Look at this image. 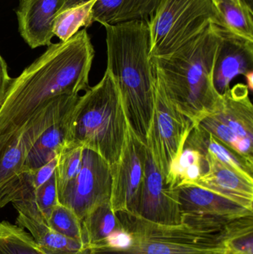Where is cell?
<instances>
[{
    "mask_svg": "<svg viewBox=\"0 0 253 254\" xmlns=\"http://www.w3.org/2000/svg\"><path fill=\"white\" fill-rule=\"evenodd\" d=\"M12 204L18 213L39 218L47 224L53 207L59 204L56 188V170L46 183Z\"/></svg>",
    "mask_w": 253,
    "mask_h": 254,
    "instance_id": "cell-22",
    "label": "cell"
},
{
    "mask_svg": "<svg viewBox=\"0 0 253 254\" xmlns=\"http://www.w3.org/2000/svg\"><path fill=\"white\" fill-rule=\"evenodd\" d=\"M197 125L239 155L253 161V143L241 138L213 115L202 119Z\"/></svg>",
    "mask_w": 253,
    "mask_h": 254,
    "instance_id": "cell-29",
    "label": "cell"
},
{
    "mask_svg": "<svg viewBox=\"0 0 253 254\" xmlns=\"http://www.w3.org/2000/svg\"><path fill=\"white\" fill-rule=\"evenodd\" d=\"M147 146L129 127L118 162L111 166L112 176L110 205L114 213L135 214L144 182Z\"/></svg>",
    "mask_w": 253,
    "mask_h": 254,
    "instance_id": "cell-11",
    "label": "cell"
},
{
    "mask_svg": "<svg viewBox=\"0 0 253 254\" xmlns=\"http://www.w3.org/2000/svg\"><path fill=\"white\" fill-rule=\"evenodd\" d=\"M97 0H88L61 10L56 15L53 34L61 42L71 38L81 28H88L94 23L92 7Z\"/></svg>",
    "mask_w": 253,
    "mask_h": 254,
    "instance_id": "cell-26",
    "label": "cell"
},
{
    "mask_svg": "<svg viewBox=\"0 0 253 254\" xmlns=\"http://www.w3.org/2000/svg\"><path fill=\"white\" fill-rule=\"evenodd\" d=\"M123 234L112 246L86 249L89 254H223L219 232L158 225L128 212L115 213Z\"/></svg>",
    "mask_w": 253,
    "mask_h": 254,
    "instance_id": "cell-5",
    "label": "cell"
},
{
    "mask_svg": "<svg viewBox=\"0 0 253 254\" xmlns=\"http://www.w3.org/2000/svg\"><path fill=\"white\" fill-rule=\"evenodd\" d=\"M195 125L171 102L160 80L154 74V108L147 134V146L156 167L165 179L172 164L181 156L186 140Z\"/></svg>",
    "mask_w": 253,
    "mask_h": 254,
    "instance_id": "cell-7",
    "label": "cell"
},
{
    "mask_svg": "<svg viewBox=\"0 0 253 254\" xmlns=\"http://www.w3.org/2000/svg\"><path fill=\"white\" fill-rule=\"evenodd\" d=\"M80 96H59L40 107L22 127L13 143L0 150V201L23 171L28 152L39 137L78 102Z\"/></svg>",
    "mask_w": 253,
    "mask_h": 254,
    "instance_id": "cell-8",
    "label": "cell"
},
{
    "mask_svg": "<svg viewBox=\"0 0 253 254\" xmlns=\"http://www.w3.org/2000/svg\"><path fill=\"white\" fill-rule=\"evenodd\" d=\"M181 223L209 232H219L233 219L253 211L212 191L193 185L178 187Z\"/></svg>",
    "mask_w": 253,
    "mask_h": 254,
    "instance_id": "cell-10",
    "label": "cell"
},
{
    "mask_svg": "<svg viewBox=\"0 0 253 254\" xmlns=\"http://www.w3.org/2000/svg\"><path fill=\"white\" fill-rule=\"evenodd\" d=\"M67 0H20L16 10L21 37L31 48L51 44L56 15Z\"/></svg>",
    "mask_w": 253,
    "mask_h": 254,
    "instance_id": "cell-14",
    "label": "cell"
},
{
    "mask_svg": "<svg viewBox=\"0 0 253 254\" xmlns=\"http://www.w3.org/2000/svg\"><path fill=\"white\" fill-rule=\"evenodd\" d=\"M184 146L199 151L203 155H212L224 165L253 180V161L221 143L199 125H195L190 131Z\"/></svg>",
    "mask_w": 253,
    "mask_h": 254,
    "instance_id": "cell-19",
    "label": "cell"
},
{
    "mask_svg": "<svg viewBox=\"0 0 253 254\" xmlns=\"http://www.w3.org/2000/svg\"><path fill=\"white\" fill-rule=\"evenodd\" d=\"M16 222L29 231L33 240L46 254H83L86 250L80 242L61 235L43 219L19 213Z\"/></svg>",
    "mask_w": 253,
    "mask_h": 254,
    "instance_id": "cell-21",
    "label": "cell"
},
{
    "mask_svg": "<svg viewBox=\"0 0 253 254\" xmlns=\"http://www.w3.org/2000/svg\"><path fill=\"white\" fill-rule=\"evenodd\" d=\"M160 0H97L92 7V21L116 25L131 21H147Z\"/></svg>",
    "mask_w": 253,
    "mask_h": 254,
    "instance_id": "cell-18",
    "label": "cell"
},
{
    "mask_svg": "<svg viewBox=\"0 0 253 254\" xmlns=\"http://www.w3.org/2000/svg\"><path fill=\"white\" fill-rule=\"evenodd\" d=\"M76 105L39 137L25 158L23 171L37 170L48 164L57 157L69 143L73 113Z\"/></svg>",
    "mask_w": 253,
    "mask_h": 254,
    "instance_id": "cell-17",
    "label": "cell"
},
{
    "mask_svg": "<svg viewBox=\"0 0 253 254\" xmlns=\"http://www.w3.org/2000/svg\"><path fill=\"white\" fill-rule=\"evenodd\" d=\"M47 225L61 235L80 242L84 246L81 221L71 209L58 204L52 210Z\"/></svg>",
    "mask_w": 253,
    "mask_h": 254,
    "instance_id": "cell-31",
    "label": "cell"
},
{
    "mask_svg": "<svg viewBox=\"0 0 253 254\" xmlns=\"http://www.w3.org/2000/svg\"><path fill=\"white\" fill-rule=\"evenodd\" d=\"M223 254H253V215L226 224L218 234Z\"/></svg>",
    "mask_w": 253,
    "mask_h": 254,
    "instance_id": "cell-23",
    "label": "cell"
},
{
    "mask_svg": "<svg viewBox=\"0 0 253 254\" xmlns=\"http://www.w3.org/2000/svg\"><path fill=\"white\" fill-rule=\"evenodd\" d=\"M147 23L150 58L175 52L211 23L222 27L212 0H160Z\"/></svg>",
    "mask_w": 253,
    "mask_h": 254,
    "instance_id": "cell-6",
    "label": "cell"
},
{
    "mask_svg": "<svg viewBox=\"0 0 253 254\" xmlns=\"http://www.w3.org/2000/svg\"><path fill=\"white\" fill-rule=\"evenodd\" d=\"M221 25L231 32L253 40V12L230 1H221L215 4Z\"/></svg>",
    "mask_w": 253,
    "mask_h": 254,
    "instance_id": "cell-27",
    "label": "cell"
},
{
    "mask_svg": "<svg viewBox=\"0 0 253 254\" xmlns=\"http://www.w3.org/2000/svg\"><path fill=\"white\" fill-rule=\"evenodd\" d=\"M208 170L192 185L229 198L253 211V180L205 154Z\"/></svg>",
    "mask_w": 253,
    "mask_h": 254,
    "instance_id": "cell-15",
    "label": "cell"
},
{
    "mask_svg": "<svg viewBox=\"0 0 253 254\" xmlns=\"http://www.w3.org/2000/svg\"><path fill=\"white\" fill-rule=\"evenodd\" d=\"M111 185L109 164L99 154L84 148L78 174L58 192V200L82 222L94 209L110 203Z\"/></svg>",
    "mask_w": 253,
    "mask_h": 254,
    "instance_id": "cell-9",
    "label": "cell"
},
{
    "mask_svg": "<svg viewBox=\"0 0 253 254\" xmlns=\"http://www.w3.org/2000/svg\"><path fill=\"white\" fill-rule=\"evenodd\" d=\"M128 126L118 88L105 70L74 108L69 143L97 152L111 167L120 159Z\"/></svg>",
    "mask_w": 253,
    "mask_h": 254,
    "instance_id": "cell-4",
    "label": "cell"
},
{
    "mask_svg": "<svg viewBox=\"0 0 253 254\" xmlns=\"http://www.w3.org/2000/svg\"><path fill=\"white\" fill-rule=\"evenodd\" d=\"M107 68L118 88L129 128L147 146L154 108V74L147 21L105 25Z\"/></svg>",
    "mask_w": 253,
    "mask_h": 254,
    "instance_id": "cell-3",
    "label": "cell"
},
{
    "mask_svg": "<svg viewBox=\"0 0 253 254\" xmlns=\"http://www.w3.org/2000/svg\"><path fill=\"white\" fill-rule=\"evenodd\" d=\"M83 254H88L87 252H86V250H85L84 252H83Z\"/></svg>",
    "mask_w": 253,
    "mask_h": 254,
    "instance_id": "cell-36",
    "label": "cell"
},
{
    "mask_svg": "<svg viewBox=\"0 0 253 254\" xmlns=\"http://www.w3.org/2000/svg\"><path fill=\"white\" fill-rule=\"evenodd\" d=\"M0 254H46L29 233L10 222H0Z\"/></svg>",
    "mask_w": 253,
    "mask_h": 254,
    "instance_id": "cell-28",
    "label": "cell"
},
{
    "mask_svg": "<svg viewBox=\"0 0 253 254\" xmlns=\"http://www.w3.org/2000/svg\"><path fill=\"white\" fill-rule=\"evenodd\" d=\"M88 1V0H67L66 3H65V6H64L62 10L67 8V7H71V6L74 5V4H79V3L83 2V1Z\"/></svg>",
    "mask_w": 253,
    "mask_h": 254,
    "instance_id": "cell-33",
    "label": "cell"
},
{
    "mask_svg": "<svg viewBox=\"0 0 253 254\" xmlns=\"http://www.w3.org/2000/svg\"><path fill=\"white\" fill-rule=\"evenodd\" d=\"M95 49L86 28L46 52L13 78L0 107V150L13 143L22 127L46 103L76 96L90 88Z\"/></svg>",
    "mask_w": 253,
    "mask_h": 254,
    "instance_id": "cell-1",
    "label": "cell"
},
{
    "mask_svg": "<svg viewBox=\"0 0 253 254\" xmlns=\"http://www.w3.org/2000/svg\"><path fill=\"white\" fill-rule=\"evenodd\" d=\"M219 47L214 67L213 82L222 95L235 77L253 71V40L237 35L218 25Z\"/></svg>",
    "mask_w": 253,
    "mask_h": 254,
    "instance_id": "cell-13",
    "label": "cell"
},
{
    "mask_svg": "<svg viewBox=\"0 0 253 254\" xmlns=\"http://www.w3.org/2000/svg\"><path fill=\"white\" fill-rule=\"evenodd\" d=\"M83 146L69 143L58 155L56 168L57 193L78 174L83 161Z\"/></svg>",
    "mask_w": 253,
    "mask_h": 254,
    "instance_id": "cell-30",
    "label": "cell"
},
{
    "mask_svg": "<svg viewBox=\"0 0 253 254\" xmlns=\"http://www.w3.org/2000/svg\"><path fill=\"white\" fill-rule=\"evenodd\" d=\"M135 215L158 225L176 226L182 224L178 188L166 184L148 148L144 182Z\"/></svg>",
    "mask_w": 253,
    "mask_h": 254,
    "instance_id": "cell-12",
    "label": "cell"
},
{
    "mask_svg": "<svg viewBox=\"0 0 253 254\" xmlns=\"http://www.w3.org/2000/svg\"><path fill=\"white\" fill-rule=\"evenodd\" d=\"M85 249L103 247L123 234L121 223L110 203L94 209L82 222Z\"/></svg>",
    "mask_w": 253,
    "mask_h": 254,
    "instance_id": "cell-20",
    "label": "cell"
},
{
    "mask_svg": "<svg viewBox=\"0 0 253 254\" xmlns=\"http://www.w3.org/2000/svg\"><path fill=\"white\" fill-rule=\"evenodd\" d=\"M244 7L253 12V0H240Z\"/></svg>",
    "mask_w": 253,
    "mask_h": 254,
    "instance_id": "cell-34",
    "label": "cell"
},
{
    "mask_svg": "<svg viewBox=\"0 0 253 254\" xmlns=\"http://www.w3.org/2000/svg\"><path fill=\"white\" fill-rule=\"evenodd\" d=\"M219 43L218 25L211 23L175 52L150 58L168 98L195 125L218 113L222 106V96L213 82Z\"/></svg>",
    "mask_w": 253,
    "mask_h": 254,
    "instance_id": "cell-2",
    "label": "cell"
},
{
    "mask_svg": "<svg viewBox=\"0 0 253 254\" xmlns=\"http://www.w3.org/2000/svg\"><path fill=\"white\" fill-rule=\"evenodd\" d=\"M247 85L238 83L223 94L222 106L214 114L241 138L253 143V106Z\"/></svg>",
    "mask_w": 253,
    "mask_h": 254,
    "instance_id": "cell-16",
    "label": "cell"
},
{
    "mask_svg": "<svg viewBox=\"0 0 253 254\" xmlns=\"http://www.w3.org/2000/svg\"><path fill=\"white\" fill-rule=\"evenodd\" d=\"M233 1V2L236 3V4H241V5L243 6V4H242V2H241V1H240V0H212V3H213L214 5H215V4H217V3L219 2V1ZM243 7H244V6H243Z\"/></svg>",
    "mask_w": 253,
    "mask_h": 254,
    "instance_id": "cell-35",
    "label": "cell"
},
{
    "mask_svg": "<svg viewBox=\"0 0 253 254\" xmlns=\"http://www.w3.org/2000/svg\"><path fill=\"white\" fill-rule=\"evenodd\" d=\"M57 157L37 170L22 171L12 182L7 193L0 201V208L15 202L35 190L53 176L57 166Z\"/></svg>",
    "mask_w": 253,
    "mask_h": 254,
    "instance_id": "cell-25",
    "label": "cell"
},
{
    "mask_svg": "<svg viewBox=\"0 0 253 254\" xmlns=\"http://www.w3.org/2000/svg\"><path fill=\"white\" fill-rule=\"evenodd\" d=\"M245 78L247 80V86H248L249 90L253 91V71L248 73L245 74Z\"/></svg>",
    "mask_w": 253,
    "mask_h": 254,
    "instance_id": "cell-32",
    "label": "cell"
},
{
    "mask_svg": "<svg viewBox=\"0 0 253 254\" xmlns=\"http://www.w3.org/2000/svg\"><path fill=\"white\" fill-rule=\"evenodd\" d=\"M207 170L208 164L204 155L199 151L184 146L181 156L172 164L166 182L173 188L192 185Z\"/></svg>",
    "mask_w": 253,
    "mask_h": 254,
    "instance_id": "cell-24",
    "label": "cell"
}]
</instances>
